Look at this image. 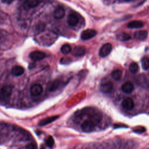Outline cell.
Masks as SVG:
<instances>
[{
	"label": "cell",
	"mask_w": 149,
	"mask_h": 149,
	"mask_svg": "<svg viewBox=\"0 0 149 149\" xmlns=\"http://www.w3.org/2000/svg\"><path fill=\"white\" fill-rule=\"evenodd\" d=\"M83 112L87 117V119L93 122L95 125H97L102 119L101 113L95 108H87L84 109V111Z\"/></svg>",
	"instance_id": "obj_1"
},
{
	"label": "cell",
	"mask_w": 149,
	"mask_h": 149,
	"mask_svg": "<svg viewBox=\"0 0 149 149\" xmlns=\"http://www.w3.org/2000/svg\"><path fill=\"white\" fill-rule=\"evenodd\" d=\"M12 86L5 85L0 90V102L2 104H6L9 102L12 91Z\"/></svg>",
	"instance_id": "obj_2"
},
{
	"label": "cell",
	"mask_w": 149,
	"mask_h": 149,
	"mask_svg": "<svg viewBox=\"0 0 149 149\" xmlns=\"http://www.w3.org/2000/svg\"><path fill=\"white\" fill-rule=\"evenodd\" d=\"M111 50H112V45L109 43L105 44L100 48L99 51V55L102 58L106 57L111 53Z\"/></svg>",
	"instance_id": "obj_3"
},
{
	"label": "cell",
	"mask_w": 149,
	"mask_h": 149,
	"mask_svg": "<svg viewBox=\"0 0 149 149\" xmlns=\"http://www.w3.org/2000/svg\"><path fill=\"white\" fill-rule=\"evenodd\" d=\"M81 127L83 132L89 133L94 130L95 127V125L93 122H92L90 120L87 119L83 122Z\"/></svg>",
	"instance_id": "obj_4"
},
{
	"label": "cell",
	"mask_w": 149,
	"mask_h": 149,
	"mask_svg": "<svg viewBox=\"0 0 149 149\" xmlns=\"http://www.w3.org/2000/svg\"><path fill=\"white\" fill-rule=\"evenodd\" d=\"M97 34V31L93 29H87L81 34V38L83 40H87L92 38Z\"/></svg>",
	"instance_id": "obj_5"
},
{
	"label": "cell",
	"mask_w": 149,
	"mask_h": 149,
	"mask_svg": "<svg viewBox=\"0 0 149 149\" xmlns=\"http://www.w3.org/2000/svg\"><path fill=\"white\" fill-rule=\"evenodd\" d=\"M29 57L33 61H37L42 60L44 58H45L46 57V54L44 52L41 51H35L31 52L29 54Z\"/></svg>",
	"instance_id": "obj_6"
},
{
	"label": "cell",
	"mask_w": 149,
	"mask_h": 149,
	"mask_svg": "<svg viewBox=\"0 0 149 149\" xmlns=\"http://www.w3.org/2000/svg\"><path fill=\"white\" fill-rule=\"evenodd\" d=\"M113 84L109 81L102 83L100 87V91L103 93H110L113 91Z\"/></svg>",
	"instance_id": "obj_7"
},
{
	"label": "cell",
	"mask_w": 149,
	"mask_h": 149,
	"mask_svg": "<svg viewBox=\"0 0 149 149\" xmlns=\"http://www.w3.org/2000/svg\"><path fill=\"white\" fill-rule=\"evenodd\" d=\"M30 91L33 96H38L42 93V87L39 84H34L31 87Z\"/></svg>",
	"instance_id": "obj_8"
},
{
	"label": "cell",
	"mask_w": 149,
	"mask_h": 149,
	"mask_svg": "<svg viewBox=\"0 0 149 149\" xmlns=\"http://www.w3.org/2000/svg\"><path fill=\"white\" fill-rule=\"evenodd\" d=\"M121 105L125 109L132 110L134 107V102L132 98H126L122 102Z\"/></svg>",
	"instance_id": "obj_9"
},
{
	"label": "cell",
	"mask_w": 149,
	"mask_h": 149,
	"mask_svg": "<svg viewBox=\"0 0 149 149\" xmlns=\"http://www.w3.org/2000/svg\"><path fill=\"white\" fill-rule=\"evenodd\" d=\"M79 22V18L74 13H70L67 19V22L69 26H74Z\"/></svg>",
	"instance_id": "obj_10"
},
{
	"label": "cell",
	"mask_w": 149,
	"mask_h": 149,
	"mask_svg": "<svg viewBox=\"0 0 149 149\" xmlns=\"http://www.w3.org/2000/svg\"><path fill=\"white\" fill-rule=\"evenodd\" d=\"M122 90L126 94L132 93L134 90V85L130 81H126L122 86Z\"/></svg>",
	"instance_id": "obj_11"
},
{
	"label": "cell",
	"mask_w": 149,
	"mask_h": 149,
	"mask_svg": "<svg viewBox=\"0 0 149 149\" xmlns=\"http://www.w3.org/2000/svg\"><path fill=\"white\" fill-rule=\"evenodd\" d=\"M148 36V32L146 30H140L134 33V37L136 40L143 41L147 38Z\"/></svg>",
	"instance_id": "obj_12"
},
{
	"label": "cell",
	"mask_w": 149,
	"mask_h": 149,
	"mask_svg": "<svg viewBox=\"0 0 149 149\" xmlns=\"http://www.w3.org/2000/svg\"><path fill=\"white\" fill-rule=\"evenodd\" d=\"M65 15V10L63 8L58 6L55 9L54 12V17L56 19H61L64 17Z\"/></svg>",
	"instance_id": "obj_13"
},
{
	"label": "cell",
	"mask_w": 149,
	"mask_h": 149,
	"mask_svg": "<svg viewBox=\"0 0 149 149\" xmlns=\"http://www.w3.org/2000/svg\"><path fill=\"white\" fill-rule=\"evenodd\" d=\"M86 53V48L84 46H76L73 51V54L75 56H80Z\"/></svg>",
	"instance_id": "obj_14"
},
{
	"label": "cell",
	"mask_w": 149,
	"mask_h": 149,
	"mask_svg": "<svg viewBox=\"0 0 149 149\" xmlns=\"http://www.w3.org/2000/svg\"><path fill=\"white\" fill-rule=\"evenodd\" d=\"M61 84V81H59L58 80H55L54 81H52L49 83L47 87H48V89L49 91H54L59 88V87L60 86Z\"/></svg>",
	"instance_id": "obj_15"
},
{
	"label": "cell",
	"mask_w": 149,
	"mask_h": 149,
	"mask_svg": "<svg viewBox=\"0 0 149 149\" xmlns=\"http://www.w3.org/2000/svg\"><path fill=\"white\" fill-rule=\"evenodd\" d=\"M59 118V116H49L48 118H46L45 119H43L40 120V122L38 123V125L42 126H45L46 125H48L55 120H56Z\"/></svg>",
	"instance_id": "obj_16"
},
{
	"label": "cell",
	"mask_w": 149,
	"mask_h": 149,
	"mask_svg": "<svg viewBox=\"0 0 149 149\" xmlns=\"http://www.w3.org/2000/svg\"><path fill=\"white\" fill-rule=\"evenodd\" d=\"M144 23L140 20H133L127 24V27L129 29H139L143 27Z\"/></svg>",
	"instance_id": "obj_17"
},
{
	"label": "cell",
	"mask_w": 149,
	"mask_h": 149,
	"mask_svg": "<svg viewBox=\"0 0 149 149\" xmlns=\"http://www.w3.org/2000/svg\"><path fill=\"white\" fill-rule=\"evenodd\" d=\"M24 72V68L20 66H15L12 68L11 73L15 76H19L22 75Z\"/></svg>",
	"instance_id": "obj_18"
},
{
	"label": "cell",
	"mask_w": 149,
	"mask_h": 149,
	"mask_svg": "<svg viewBox=\"0 0 149 149\" xmlns=\"http://www.w3.org/2000/svg\"><path fill=\"white\" fill-rule=\"evenodd\" d=\"M122 76V72L119 69H116V70H113L111 73L112 77L116 81L120 80Z\"/></svg>",
	"instance_id": "obj_19"
},
{
	"label": "cell",
	"mask_w": 149,
	"mask_h": 149,
	"mask_svg": "<svg viewBox=\"0 0 149 149\" xmlns=\"http://www.w3.org/2000/svg\"><path fill=\"white\" fill-rule=\"evenodd\" d=\"M71 51H72V48H71L70 45L69 44H67L63 45L61 48V51L64 55H66V54L70 53L71 52Z\"/></svg>",
	"instance_id": "obj_20"
},
{
	"label": "cell",
	"mask_w": 149,
	"mask_h": 149,
	"mask_svg": "<svg viewBox=\"0 0 149 149\" xmlns=\"http://www.w3.org/2000/svg\"><path fill=\"white\" fill-rule=\"evenodd\" d=\"M142 68L144 70H148L149 69V57L144 56L141 59Z\"/></svg>",
	"instance_id": "obj_21"
},
{
	"label": "cell",
	"mask_w": 149,
	"mask_h": 149,
	"mask_svg": "<svg viewBox=\"0 0 149 149\" xmlns=\"http://www.w3.org/2000/svg\"><path fill=\"white\" fill-rule=\"evenodd\" d=\"M129 70L130 71L131 73H136L139 71V65L136 62H132L129 67Z\"/></svg>",
	"instance_id": "obj_22"
},
{
	"label": "cell",
	"mask_w": 149,
	"mask_h": 149,
	"mask_svg": "<svg viewBox=\"0 0 149 149\" xmlns=\"http://www.w3.org/2000/svg\"><path fill=\"white\" fill-rule=\"evenodd\" d=\"M25 3L29 8H34L38 5L39 1L38 0H26Z\"/></svg>",
	"instance_id": "obj_23"
},
{
	"label": "cell",
	"mask_w": 149,
	"mask_h": 149,
	"mask_svg": "<svg viewBox=\"0 0 149 149\" xmlns=\"http://www.w3.org/2000/svg\"><path fill=\"white\" fill-rule=\"evenodd\" d=\"M131 38V37L129 34L126 33H122L120 34H119L118 37V39L121 41H128Z\"/></svg>",
	"instance_id": "obj_24"
},
{
	"label": "cell",
	"mask_w": 149,
	"mask_h": 149,
	"mask_svg": "<svg viewBox=\"0 0 149 149\" xmlns=\"http://www.w3.org/2000/svg\"><path fill=\"white\" fill-rule=\"evenodd\" d=\"M45 143L47 144V146L50 148L52 147V146H54V140L53 139V137L52 136H48L45 140Z\"/></svg>",
	"instance_id": "obj_25"
},
{
	"label": "cell",
	"mask_w": 149,
	"mask_h": 149,
	"mask_svg": "<svg viewBox=\"0 0 149 149\" xmlns=\"http://www.w3.org/2000/svg\"><path fill=\"white\" fill-rule=\"evenodd\" d=\"M71 62V59L68 58H62L61 59V63L62 64H68Z\"/></svg>",
	"instance_id": "obj_26"
},
{
	"label": "cell",
	"mask_w": 149,
	"mask_h": 149,
	"mask_svg": "<svg viewBox=\"0 0 149 149\" xmlns=\"http://www.w3.org/2000/svg\"><path fill=\"white\" fill-rule=\"evenodd\" d=\"M36 147H37V146L34 144H30L26 146V148H36Z\"/></svg>",
	"instance_id": "obj_27"
},
{
	"label": "cell",
	"mask_w": 149,
	"mask_h": 149,
	"mask_svg": "<svg viewBox=\"0 0 149 149\" xmlns=\"http://www.w3.org/2000/svg\"><path fill=\"white\" fill-rule=\"evenodd\" d=\"M14 0H1V1L3 2V3H6V4H10Z\"/></svg>",
	"instance_id": "obj_28"
},
{
	"label": "cell",
	"mask_w": 149,
	"mask_h": 149,
	"mask_svg": "<svg viewBox=\"0 0 149 149\" xmlns=\"http://www.w3.org/2000/svg\"><path fill=\"white\" fill-rule=\"evenodd\" d=\"M126 1H127V2H129V1H133V0H125Z\"/></svg>",
	"instance_id": "obj_29"
}]
</instances>
